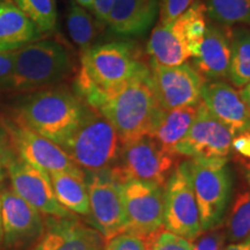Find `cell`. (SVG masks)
Instances as JSON below:
<instances>
[{"mask_svg":"<svg viewBox=\"0 0 250 250\" xmlns=\"http://www.w3.org/2000/svg\"><path fill=\"white\" fill-rule=\"evenodd\" d=\"M14 2L42 35L55 29L57 21L56 0H14Z\"/></svg>","mask_w":250,"mask_h":250,"instance_id":"cell-29","label":"cell"},{"mask_svg":"<svg viewBox=\"0 0 250 250\" xmlns=\"http://www.w3.org/2000/svg\"><path fill=\"white\" fill-rule=\"evenodd\" d=\"M121 146L110 122L96 109L87 105L85 116L64 149L78 167L99 171L116 166Z\"/></svg>","mask_w":250,"mask_h":250,"instance_id":"cell-5","label":"cell"},{"mask_svg":"<svg viewBox=\"0 0 250 250\" xmlns=\"http://www.w3.org/2000/svg\"><path fill=\"white\" fill-rule=\"evenodd\" d=\"M136 43L129 41L92 46L80 55L77 73V94L89 107L95 108L134 77L148 70Z\"/></svg>","mask_w":250,"mask_h":250,"instance_id":"cell-1","label":"cell"},{"mask_svg":"<svg viewBox=\"0 0 250 250\" xmlns=\"http://www.w3.org/2000/svg\"><path fill=\"white\" fill-rule=\"evenodd\" d=\"M228 81L235 88L241 89L250 81V30L247 28L232 29L230 62Z\"/></svg>","mask_w":250,"mask_h":250,"instance_id":"cell-25","label":"cell"},{"mask_svg":"<svg viewBox=\"0 0 250 250\" xmlns=\"http://www.w3.org/2000/svg\"><path fill=\"white\" fill-rule=\"evenodd\" d=\"M112 124L121 144L149 136L162 115L151 80V70L134 77L96 105Z\"/></svg>","mask_w":250,"mask_h":250,"instance_id":"cell-2","label":"cell"},{"mask_svg":"<svg viewBox=\"0 0 250 250\" xmlns=\"http://www.w3.org/2000/svg\"><path fill=\"white\" fill-rule=\"evenodd\" d=\"M87 110L77 93L66 87H51L30 95L19 116L30 129L64 148Z\"/></svg>","mask_w":250,"mask_h":250,"instance_id":"cell-3","label":"cell"},{"mask_svg":"<svg viewBox=\"0 0 250 250\" xmlns=\"http://www.w3.org/2000/svg\"><path fill=\"white\" fill-rule=\"evenodd\" d=\"M233 137L201 101L189 132L174 153L191 159H226L230 154Z\"/></svg>","mask_w":250,"mask_h":250,"instance_id":"cell-13","label":"cell"},{"mask_svg":"<svg viewBox=\"0 0 250 250\" xmlns=\"http://www.w3.org/2000/svg\"><path fill=\"white\" fill-rule=\"evenodd\" d=\"M14 156H17V153H15L13 145H12L9 134L6 130L4 123H0V159L4 160L6 166H7L8 162Z\"/></svg>","mask_w":250,"mask_h":250,"instance_id":"cell-36","label":"cell"},{"mask_svg":"<svg viewBox=\"0 0 250 250\" xmlns=\"http://www.w3.org/2000/svg\"><path fill=\"white\" fill-rule=\"evenodd\" d=\"M226 233L220 228L206 230L192 243V250H224L226 243Z\"/></svg>","mask_w":250,"mask_h":250,"instance_id":"cell-33","label":"cell"},{"mask_svg":"<svg viewBox=\"0 0 250 250\" xmlns=\"http://www.w3.org/2000/svg\"><path fill=\"white\" fill-rule=\"evenodd\" d=\"M115 0H94L92 12L95 18L103 23H107L109 13H110Z\"/></svg>","mask_w":250,"mask_h":250,"instance_id":"cell-37","label":"cell"},{"mask_svg":"<svg viewBox=\"0 0 250 250\" xmlns=\"http://www.w3.org/2000/svg\"><path fill=\"white\" fill-rule=\"evenodd\" d=\"M164 187L153 182L136 179L122 182L125 233L153 236L160 232L164 228Z\"/></svg>","mask_w":250,"mask_h":250,"instance_id":"cell-10","label":"cell"},{"mask_svg":"<svg viewBox=\"0 0 250 250\" xmlns=\"http://www.w3.org/2000/svg\"><path fill=\"white\" fill-rule=\"evenodd\" d=\"M151 250H192V241L166 230L154 236Z\"/></svg>","mask_w":250,"mask_h":250,"instance_id":"cell-31","label":"cell"},{"mask_svg":"<svg viewBox=\"0 0 250 250\" xmlns=\"http://www.w3.org/2000/svg\"><path fill=\"white\" fill-rule=\"evenodd\" d=\"M104 245L101 233L71 214L49 218L33 250H103Z\"/></svg>","mask_w":250,"mask_h":250,"instance_id":"cell-15","label":"cell"},{"mask_svg":"<svg viewBox=\"0 0 250 250\" xmlns=\"http://www.w3.org/2000/svg\"><path fill=\"white\" fill-rule=\"evenodd\" d=\"M4 241V230H2V217H1V198H0V246Z\"/></svg>","mask_w":250,"mask_h":250,"instance_id":"cell-41","label":"cell"},{"mask_svg":"<svg viewBox=\"0 0 250 250\" xmlns=\"http://www.w3.org/2000/svg\"><path fill=\"white\" fill-rule=\"evenodd\" d=\"M123 175L117 166L92 171L87 182L92 224L105 240L125 233L126 218L122 198Z\"/></svg>","mask_w":250,"mask_h":250,"instance_id":"cell-7","label":"cell"},{"mask_svg":"<svg viewBox=\"0 0 250 250\" xmlns=\"http://www.w3.org/2000/svg\"><path fill=\"white\" fill-rule=\"evenodd\" d=\"M159 0H115L107 24L121 36H138L151 27Z\"/></svg>","mask_w":250,"mask_h":250,"instance_id":"cell-19","label":"cell"},{"mask_svg":"<svg viewBox=\"0 0 250 250\" xmlns=\"http://www.w3.org/2000/svg\"><path fill=\"white\" fill-rule=\"evenodd\" d=\"M0 198L5 245L22 247L39 239L44 228L40 212L13 190H4Z\"/></svg>","mask_w":250,"mask_h":250,"instance_id":"cell-16","label":"cell"},{"mask_svg":"<svg viewBox=\"0 0 250 250\" xmlns=\"http://www.w3.org/2000/svg\"><path fill=\"white\" fill-rule=\"evenodd\" d=\"M176 156L162 148L151 136L122 144L118 169L124 180L136 179L165 187L174 170Z\"/></svg>","mask_w":250,"mask_h":250,"instance_id":"cell-11","label":"cell"},{"mask_svg":"<svg viewBox=\"0 0 250 250\" xmlns=\"http://www.w3.org/2000/svg\"><path fill=\"white\" fill-rule=\"evenodd\" d=\"M230 153L234 159L246 167L250 164V131H245L233 137L230 144Z\"/></svg>","mask_w":250,"mask_h":250,"instance_id":"cell-34","label":"cell"},{"mask_svg":"<svg viewBox=\"0 0 250 250\" xmlns=\"http://www.w3.org/2000/svg\"><path fill=\"white\" fill-rule=\"evenodd\" d=\"M225 233L230 243L250 237V190L237 195L228 214Z\"/></svg>","mask_w":250,"mask_h":250,"instance_id":"cell-28","label":"cell"},{"mask_svg":"<svg viewBox=\"0 0 250 250\" xmlns=\"http://www.w3.org/2000/svg\"><path fill=\"white\" fill-rule=\"evenodd\" d=\"M76 71L70 48L56 40H37L14 50L12 89L31 90L49 87Z\"/></svg>","mask_w":250,"mask_h":250,"instance_id":"cell-4","label":"cell"},{"mask_svg":"<svg viewBox=\"0 0 250 250\" xmlns=\"http://www.w3.org/2000/svg\"><path fill=\"white\" fill-rule=\"evenodd\" d=\"M164 188V227L166 230L189 241H195L203 230L188 160L174 168Z\"/></svg>","mask_w":250,"mask_h":250,"instance_id":"cell-8","label":"cell"},{"mask_svg":"<svg viewBox=\"0 0 250 250\" xmlns=\"http://www.w3.org/2000/svg\"><path fill=\"white\" fill-rule=\"evenodd\" d=\"M198 0H161L159 22L169 23L179 19Z\"/></svg>","mask_w":250,"mask_h":250,"instance_id":"cell-32","label":"cell"},{"mask_svg":"<svg viewBox=\"0 0 250 250\" xmlns=\"http://www.w3.org/2000/svg\"><path fill=\"white\" fill-rule=\"evenodd\" d=\"M151 80L162 110L197 105L201 102L205 78L191 64L162 66L148 61Z\"/></svg>","mask_w":250,"mask_h":250,"instance_id":"cell-12","label":"cell"},{"mask_svg":"<svg viewBox=\"0 0 250 250\" xmlns=\"http://www.w3.org/2000/svg\"><path fill=\"white\" fill-rule=\"evenodd\" d=\"M230 42L232 28L208 22L201 49L192 62V66L206 81L227 79L230 62Z\"/></svg>","mask_w":250,"mask_h":250,"instance_id":"cell-18","label":"cell"},{"mask_svg":"<svg viewBox=\"0 0 250 250\" xmlns=\"http://www.w3.org/2000/svg\"><path fill=\"white\" fill-rule=\"evenodd\" d=\"M240 94H241L243 101L246 102V104L248 105L250 109V81L247 83L245 87H243V88H241V90H240Z\"/></svg>","mask_w":250,"mask_h":250,"instance_id":"cell-39","label":"cell"},{"mask_svg":"<svg viewBox=\"0 0 250 250\" xmlns=\"http://www.w3.org/2000/svg\"><path fill=\"white\" fill-rule=\"evenodd\" d=\"M212 21L224 26L250 24V0H204Z\"/></svg>","mask_w":250,"mask_h":250,"instance_id":"cell-27","label":"cell"},{"mask_svg":"<svg viewBox=\"0 0 250 250\" xmlns=\"http://www.w3.org/2000/svg\"><path fill=\"white\" fill-rule=\"evenodd\" d=\"M4 125L18 156L45 173H83L66 151L44 138L22 121L20 116L8 118Z\"/></svg>","mask_w":250,"mask_h":250,"instance_id":"cell-9","label":"cell"},{"mask_svg":"<svg viewBox=\"0 0 250 250\" xmlns=\"http://www.w3.org/2000/svg\"><path fill=\"white\" fill-rule=\"evenodd\" d=\"M227 162L228 158L188 160L203 232L220 226L229 205L233 180Z\"/></svg>","mask_w":250,"mask_h":250,"instance_id":"cell-6","label":"cell"},{"mask_svg":"<svg viewBox=\"0 0 250 250\" xmlns=\"http://www.w3.org/2000/svg\"><path fill=\"white\" fill-rule=\"evenodd\" d=\"M224 250H250V237L240 242H233Z\"/></svg>","mask_w":250,"mask_h":250,"instance_id":"cell-38","label":"cell"},{"mask_svg":"<svg viewBox=\"0 0 250 250\" xmlns=\"http://www.w3.org/2000/svg\"><path fill=\"white\" fill-rule=\"evenodd\" d=\"M66 23L68 34L79 48L81 55L92 48L94 41L104 27V23L93 18L85 8L74 1L70 4Z\"/></svg>","mask_w":250,"mask_h":250,"instance_id":"cell-24","label":"cell"},{"mask_svg":"<svg viewBox=\"0 0 250 250\" xmlns=\"http://www.w3.org/2000/svg\"><path fill=\"white\" fill-rule=\"evenodd\" d=\"M52 189L59 204L67 211L81 215H89L88 188L85 173L50 174Z\"/></svg>","mask_w":250,"mask_h":250,"instance_id":"cell-23","label":"cell"},{"mask_svg":"<svg viewBox=\"0 0 250 250\" xmlns=\"http://www.w3.org/2000/svg\"><path fill=\"white\" fill-rule=\"evenodd\" d=\"M243 168H245V170H246V180L250 186V164H248L246 167H243Z\"/></svg>","mask_w":250,"mask_h":250,"instance_id":"cell-43","label":"cell"},{"mask_svg":"<svg viewBox=\"0 0 250 250\" xmlns=\"http://www.w3.org/2000/svg\"><path fill=\"white\" fill-rule=\"evenodd\" d=\"M41 37L42 34L14 0H0V51H13Z\"/></svg>","mask_w":250,"mask_h":250,"instance_id":"cell-21","label":"cell"},{"mask_svg":"<svg viewBox=\"0 0 250 250\" xmlns=\"http://www.w3.org/2000/svg\"><path fill=\"white\" fill-rule=\"evenodd\" d=\"M201 101L233 136L250 131V109L230 83L223 80L206 81Z\"/></svg>","mask_w":250,"mask_h":250,"instance_id":"cell-17","label":"cell"},{"mask_svg":"<svg viewBox=\"0 0 250 250\" xmlns=\"http://www.w3.org/2000/svg\"><path fill=\"white\" fill-rule=\"evenodd\" d=\"M208 12L204 2L198 0L177 19L191 57L198 55L208 27Z\"/></svg>","mask_w":250,"mask_h":250,"instance_id":"cell-26","label":"cell"},{"mask_svg":"<svg viewBox=\"0 0 250 250\" xmlns=\"http://www.w3.org/2000/svg\"><path fill=\"white\" fill-rule=\"evenodd\" d=\"M146 50L148 61L162 66H177L191 58L177 19L169 23L158 22Z\"/></svg>","mask_w":250,"mask_h":250,"instance_id":"cell-20","label":"cell"},{"mask_svg":"<svg viewBox=\"0 0 250 250\" xmlns=\"http://www.w3.org/2000/svg\"><path fill=\"white\" fill-rule=\"evenodd\" d=\"M74 2H77V4L81 6V7H83L86 9H90V11H92L94 0H74Z\"/></svg>","mask_w":250,"mask_h":250,"instance_id":"cell-40","label":"cell"},{"mask_svg":"<svg viewBox=\"0 0 250 250\" xmlns=\"http://www.w3.org/2000/svg\"><path fill=\"white\" fill-rule=\"evenodd\" d=\"M198 104L164 111L149 136L162 148L175 154V147L184 139L195 121Z\"/></svg>","mask_w":250,"mask_h":250,"instance_id":"cell-22","label":"cell"},{"mask_svg":"<svg viewBox=\"0 0 250 250\" xmlns=\"http://www.w3.org/2000/svg\"><path fill=\"white\" fill-rule=\"evenodd\" d=\"M154 236H140L136 234L122 233L107 240L103 250H151Z\"/></svg>","mask_w":250,"mask_h":250,"instance_id":"cell-30","label":"cell"},{"mask_svg":"<svg viewBox=\"0 0 250 250\" xmlns=\"http://www.w3.org/2000/svg\"><path fill=\"white\" fill-rule=\"evenodd\" d=\"M14 76V50L0 51V89H12Z\"/></svg>","mask_w":250,"mask_h":250,"instance_id":"cell-35","label":"cell"},{"mask_svg":"<svg viewBox=\"0 0 250 250\" xmlns=\"http://www.w3.org/2000/svg\"><path fill=\"white\" fill-rule=\"evenodd\" d=\"M5 168H7V166H6L4 160H1V159H0V181L4 179V176H5Z\"/></svg>","mask_w":250,"mask_h":250,"instance_id":"cell-42","label":"cell"},{"mask_svg":"<svg viewBox=\"0 0 250 250\" xmlns=\"http://www.w3.org/2000/svg\"><path fill=\"white\" fill-rule=\"evenodd\" d=\"M7 170L13 191L41 213L57 218L72 214L58 203L48 173L18 155L8 162Z\"/></svg>","mask_w":250,"mask_h":250,"instance_id":"cell-14","label":"cell"}]
</instances>
